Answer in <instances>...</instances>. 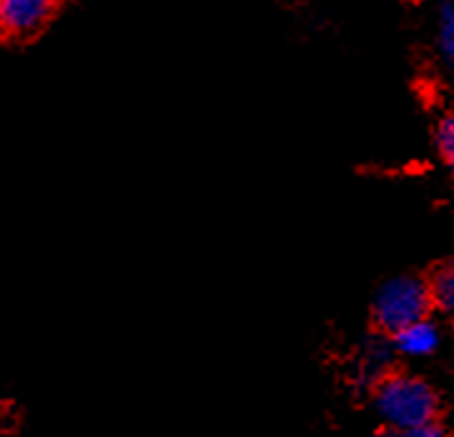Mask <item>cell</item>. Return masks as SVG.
Listing matches in <instances>:
<instances>
[{"mask_svg": "<svg viewBox=\"0 0 454 437\" xmlns=\"http://www.w3.org/2000/svg\"><path fill=\"white\" fill-rule=\"evenodd\" d=\"M372 390L374 412L395 435L412 437L417 427L440 417V398L422 377L387 372Z\"/></svg>", "mask_w": 454, "mask_h": 437, "instance_id": "obj_1", "label": "cell"}, {"mask_svg": "<svg viewBox=\"0 0 454 437\" xmlns=\"http://www.w3.org/2000/svg\"><path fill=\"white\" fill-rule=\"evenodd\" d=\"M429 310H432V303H429L425 280L400 275V278L387 280L374 295L372 318L377 330L382 335H392L414 320L427 318Z\"/></svg>", "mask_w": 454, "mask_h": 437, "instance_id": "obj_2", "label": "cell"}, {"mask_svg": "<svg viewBox=\"0 0 454 437\" xmlns=\"http://www.w3.org/2000/svg\"><path fill=\"white\" fill-rule=\"evenodd\" d=\"M58 0H0V38H30L55 13Z\"/></svg>", "mask_w": 454, "mask_h": 437, "instance_id": "obj_3", "label": "cell"}, {"mask_svg": "<svg viewBox=\"0 0 454 437\" xmlns=\"http://www.w3.org/2000/svg\"><path fill=\"white\" fill-rule=\"evenodd\" d=\"M392 347L404 358H429L437 353L442 343V332L437 322L429 318H419L404 325L402 330L392 332Z\"/></svg>", "mask_w": 454, "mask_h": 437, "instance_id": "obj_4", "label": "cell"}, {"mask_svg": "<svg viewBox=\"0 0 454 437\" xmlns=\"http://www.w3.org/2000/svg\"><path fill=\"white\" fill-rule=\"evenodd\" d=\"M395 358V347L382 338H374L367 340L362 347L360 362H357V375H355V383H360L362 387H374L385 375L389 372Z\"/></svg>", "mask_w": 454, "mask_h": 437, "instance_id": "obj_5", "label": "cell"}, {"mask_svg": "<svg viewBox=\"0 0 454 437\" xmlns=\"http://www.w3.org/2000/svg\"><path fill=\"white\" fill-rule=\"evenodd\" d=\"M427 285V295L432 307H437L442 313H452L454 307V267L450 263L440 266L429 280L425 282Z\"/></svg>", "mask_w": 454, "mask_h": 437, "instance_id": "obj_6", "label": "cell"}, {"mask_svg": "<svg viewBox=\"0 0 454 437\" xmlns=\"http://www.w3.org/2000/svg\"><path fill=\"white\" fill-rule=\"evenodd\" d=\"M437 48L444 63L454 60V5L450 0H442L437 11Z\"/></svg>", "mask_w": 454, "mask_h": 437, "instance_id": "obj_7", "label": "cell"}, {"mask_svg": "<svg viewBox=\"0 0 454 437\" xmlns=\"http://www.w3.org/2000/svg\"><path fill=\"white\" fill-rule=\"evenodd\" d=\"M434 146L440 150V158L444 160V165L454 163V120L450 115H444L440 120V125L434 128Z\"/></svg>", "mask_w": 454, "mask_h": 437, "instance_id": "obj_8", "label": "cell"}, {"mask_svg": "<svg viewBox=\"0 0 454 437\" xmlns=\"http://www.w3.org/2000/svg\"><path fill=\"white\" fill-rule=\"evenodd\" d=\"M3 412L5 410H3V402H0V423H3Z\"/></svg>", "mask_w": 454, "mask_h": 437, "instance_id": "obj_9", "label": "cell"}]
</instances>
